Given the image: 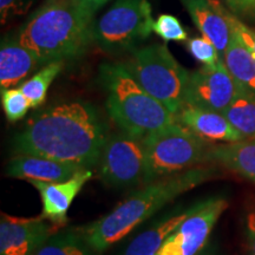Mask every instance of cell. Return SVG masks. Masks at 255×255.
<instances>
[{"label": "cell", "mask_w": 255, "mask_h": 255, "mask_svg": "<svg viewBox=\"0 0 255 255\" xmlns=\"http://www.w3.org/2000/svg\"><path fill=\"white\" fill-rule=\"evenodd\" d=\"M108 138L107 127L94 105L72 101L34 115L13 144L19 154L90 169L100 161Z\"/></svg>", "instance_id": "1"}, {"label": "cell", "mask_w": 255, "mask_h": 255, "mask_svg": "<svg viewBox=\"0 0 255 255\" xmlns=\"http://www.w3.org/2000/svg\"><path fill=\"white\" fill-rule=\"evenodd\" d=\"M213 168L195 167L145 184L103 218L79 228L89 245L103 253L149 220L165 205L214 176Z\"/></svg>", "instance_id": "2"}, {"label": "cell", "mask_w": 255, "mask_h": 255, "mask_svg": "<svg viewBox=\"0 0 255 255\" xmlns=\"http://www.w3.org/2000/svg\"><path fill=\"white\" fill-rule=\"evenodd\" d=\"M92 19L79 0H46L15 36L44 65L64 62L82 55L92 40Z\"/></svg>", "instance_id": "3"}, {"label": "cell", "mask_w": 255, "mask_h": 255, "mask_svg": "<svg viewBox=\"0 0 255 255\" xmlns=\"http://www.w3.org/2000/svg\"><path fill=\"white\" fill-rule=\"evenodd\" d=\"M100 81L107 92L108 114L122 131L145 137L176 123V116L142 88L126 64H103Z\"/></svg>", "instance_id": "4"}, {"label": "cell", "mask_w": 255, "mask_h": 255, "mask_svg": "<svg viewBox=\"0 0 255 255\" xmlns=\"http://www.w3.org/2000/svg\"><path fill=\"white\" fill-rule=\"evenodd\" d=\"M142 88L176 116L186 104L190 73L174 58L165 45L152 44L132 52L124 63Z\"/></svg>", "instance_id": "5"}, {"label": "cell", "mask_w": 255, "mask_h": 255, "mask_svg": "<svg viewBox=\"0 0 255 255\" xmlns=\"http://www.w3.org/2000/svg\"><path fill=\"white\" fill-rule=\"evenodd\" d=\"M144 142L145 184L182 173L205 155V141L178 122L145 136Z\"/></svg>", "instance_id": "6"}, {"label": "cell", "mask_w": 255, "mask_h": 255, "mask_svg": "<svg viewBox=\"0 0 255 255\" xmlns=\"http://www.w3.org/2000/svg\"><path fill=\"white\" fill-rule=\"evenodd\" d=\"M154 24L148 0H116L92 24L91 38L105 52L122 53L150 36Z\"/></svg>", "instance_id": "7"}, {"label": "cell", "mask_w": 255, "mask_h": 255, "mask_svg": "<svg viewBox=\"0 0 255 255\" xmlns=\"http://www.w3.org/2000/svg\"><path fill=\"white\" fill-rule=\"evenodd\" d=\"M145 161L144 137L115 133L108 138L98 161L101 180L114 188L136 186L144 180Z\"/></svg>", "instance_id": "8"}, {"label": "cell", "mask_w": 255, "mask_h": 255, "mask_svg": "<svg viewBox=\"0 0 255 255\" xmlns=\"http://www.w3.org/2000/svg\"><path fill=\"white\" fill-rule=\"evenodd\" d=\"M227 208L228 200L222 195L196 202L194 212L169 235L156 255H197L207 247L216 222Z\"/></svg>", "instance_id": "9"}, {"label": "cell", "mask_w": 255, "mask_h": 255, "mask_svg": "<svg viewBox=\"0 0 255 255\" xmlns=\"http://www.w3.org/2000/svg\"><path fill=\"white\" fill-rule=\"evenodd\" d=\"M240 91L223 60L191 72L186 91V104L223 113Z\"/></svg>", "instance_id": "10"}, {"label": "cell", "mask_w": 255, "mask_h": 255, "mask_svg": "<svg viewBox=\"0 0 255 255\" xmlns=\"http://www.w3.org/2000/svg\"><path fill=\"white\" fill-rule=\"evenodd\" d=\"M40 218H14L2 213L0 221V255H33L55 233Z\"/></svg>", "instance_id": "11"}, {"label": "cell", "mask_w": 255, "mask_h": 255, "mask_svg": "<svg viewBox=\"0 0 255 255\" xmlns=\"http://www.w3.org/2000/svg\"><path fill=\"white\" fill-rule=\"evenodd\" d=\"M92 177L91 169H82L63 182L27 181L39 191L43 203L41 216L53 225L63 226L68 222V212L75 197Z\"/></svg>", "instance_id": "12"}, {"label": "cell", "mask_w": 255, "mask_h": 255, "mask_svg": "<svg viewBox=\"0 0 255 255\" xmlns=\"http://www.w3.org/2000/svg\"><path fill=\"white\" fill-rule=\"evenodd\" d=\"M176 122L182 124L203 141L238 142L245 137L228 122L221 113L184 104L176 115Z\"/></svg>", "instance_id": "13"}, {"label": "cell", "mask_w": 255, "mask_h": 255, "mask_svg": "<svg viewBox=\"0 0 255 255\" xmlns=\"http://www.w3.org/2000/svg\"><path fill=\"white\" fill-rule=\"evenodd\" d=\"M82 169L64 162L56 161L41 156L20 154L8 162L6 175L9 177L23 178L26 181H43V182H63L69 180Z\"/></svg>", "instance_id": "14"}, {"label": "cell", "mask_w": 255, "mask_h": 255, "mask_svg": "<svg viewBox=\"0 0 255 255\" xmlns=\"http://www.w3.org/2000/svg\"><path fill=\"white\" fill-rule=\"evenodd\" d=\"M181 2L202 36L214 44L222 58L233 34L223 9L208 0H181Z\"/></svg>", "instance_id": "15"}, {"label": "cell", "mask_w": 255, "mask_h": 255, "mask_svg": "<svg viewBox=\"0 0 255 255\" xmlns=\"http://www.w3.org/2000/svg\"><path fill=\"white\" fill-rule=\"evenodd\" d=\"M41 65L39 57L24 46L17 36L4 38L0 47V88H13Z\"/></svg>", "instance_id": "16"}, {"label": "cell", "mask_w": 255, "mask_h": 255, "mask_svg": "<svg viewBox=\"0 0 255 255\" xmlns=\"http://www.w3.org/2000/svg\"><path fill=\"white\" fill-rule=\"evenodd\" d=\"M196 203L187 208H175L155 221L145 231L135 237L123 251L122 255H156L169 235L195 209Z\"/></svg>", "instance_id": "17"}, {"label": "cell", "mask_w": 255, "mask_h": 255, "mask_svg": "<svg viewBox=\"0 0 255 255\" xmlns=\"http://www.w3.org/2000/svg\"><path fill=\"white\" fill-rule=\"evenodd\" d=\"M209 157L255 183V139L216 146L210 151Z\"/></svg>", "instance_id": "18"}, {"label": "cell", "mask_w": 255, "mask_h": 255, "mask_svg": "<svg viewBox=\"0 0 255 255\" xmlns=\"http://www.w3.org/2000/svg\"><path fill=\"white\" fill-rule=\"evenodd\" d=\"M222 60L238 87L255 95V58L234 32Z\"/></svg>", "instance_id": "19"}, {"label": "cell", "mask_w": 255, "mask_h": 255, "mask_svg": "<svg viewBox=\"0 0 255 255\" xmlns=\"http://www.w3.org/2000/svg\"><path fill=\"white\" fill-rule=\"evenodd\" d=\"M33 255H100L78 229L53 233Z\"/></svg>", "instance_id": "20"}, {"label": "cell", "mask_w": 255, "mask_h": 255, "mask_svg": "<svg viewBox=\"0 0 255 255\" xmlns=\"http://www.w3.org/2000/svg\"><path fill=\"white\" fill-rule=\"evenodd\" d=\"M245 138L255 139V95L241 90L222 113Z\"/></svg>", "instance_id": "21"}, {"label": "cell", "mask_w": 255, "mask_h": 255, "mask_svg": "<svg viewBox=\"0 0 255 255\" xmlns=\"http://www.w3.org/2000/svg\"><path fill=\"white\" fill-rule=\"evenodd\" d=\"M63 69V62L46 64L37 73L20 85V90L26 96L31 108H38L44 103L47 90Z\"/></svg>", "instance_id": "22"}, {"label": "cell", "mask_w": 255, "mask_h": 255, "mask_svg": "<svg viewBox=\"0 0 255 255\" xmlns=\"http://www.w3.org/2000/svg\"><path fill=\"white\" fill-rule=\"evenodd\" d=\"M1 105L6 119L9 122L23 120L31 108L30 102L24 92L20 90V88H9L1 90Z\"/></svg>", "instance_id": "23"}, {"label": "cell", "mask_w": 255, "mask_h": 255, "mask_svg": "<svg viewBox=\"0 0 255 255\" xmlns=\"http://www.w3.org/2000/svg\"><path fill=\"white\" fill-rule=\"evenodd\" d=\"M187 49L194 58L206 66L216 65L220 60H222L216 46L205 36L188 39Z\"/></svg>", "instance_id": "24"}, {"label": "cell", "mask_w": 255, "mask_h": 255, "mask_svg": "<svg viewBox=\"0 0 255 255\" xmlns=\"http://www.w3.org/2000/svg\"><path fill=\"white\" fill-rule=\"evenodd\" d=\"M154 32L164 41H186L188 40L187 31L181 21L171 14L158 15L154 24Z\"/></svg>", "instance_id": "25"}, {"label": "cell", "mask_w": 255, "mask_h": 255, "mask_svg": "<svg viewBox=\"0 0 255 255\" xmlns=\"http://www.w3.org/2000/svg\"><path fill=\"white\" fill-rule=\"evenodd\" d=\"M33 2L34 0H0L1 24H6L7 21L24 15L31 8Z\"/></svg>", "instance_id": "26"}, {"label": "cell", "mask_w": 255, "mask_h": 255, "mask_svg": "<svg viewBox=\"0 0 255 255\" xmlns=\"http://www.w3.org/2000/svg\"><path fill=\"white\" fill-rule=\"evenodd\" d=\"M223 12H225L226 18H227L228 23L231 25L232 31L237 34L239 39L244 43V45L250 50V52L255 58V31L246 26L244 23H241V21L238 20L237 18L232 17V15L227 13L226 11Z\"/></svg>", "instance_id": "27"}, {"label": "cell", "mask_w": 255, "mask_h": 255, "mask_svg": "<svg viewBox=\"0 0 255 255\" xmlns=\"http://www.w3.org/2000/svg\"><path fill=\"white\" fill-rule=\"evenodd\" d=\"M233 12L238 14H254L255 0H223Z\"/></svg>", "instance_id": "28"}, {"label": "cell", "mask_w": 255, "mask_h": 255, "mask_svg": "<svg viewBox=\"0 0 255 255\" xmlns=\"http://www.w3.org/2000/svg\"><path fill=\"white\" fill-rule=\"evenodd\" d=\"M246 238L250 255H255V213H248L246 218Z\"/></svg>", "instance_id": "29"}, {"label": "cell", "mask_w": 255, "mask_h": 255, "mask_svg": "<svg viewBox=\"0 0 255 255\" xmlns=\"http://www.w3.org/2000/svg\"><path fill=\"white\" fill-rule=\"evenodd\" d=\"M110 0H79V2H81V5L87 11V13L92 18H94V15L98 9L103 7Z\"/></svg>", "instance_id": "30"}, {"label": "cell", "mask_w": 255, "mask_h": 255, "mask_svg": "<svg viewBox=\"0 0 255 255\" xmlns=\"http://www.w3.org/2000/svg\"><path fill=\"white\" fill-rule=\"evenodd\" d=\"M197 255H219V254L214 247L210 246V245H207V247L203 248V250L201 251Z\"/></svg>", "instance_id": "31"}]
</instances>
